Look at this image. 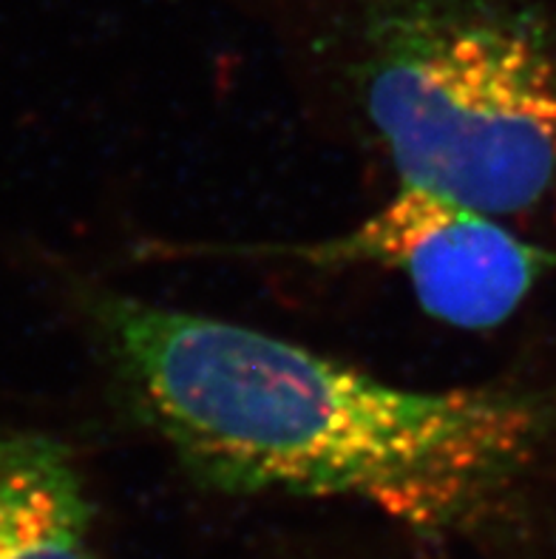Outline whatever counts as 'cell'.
<instances>
[{
	"label": "cell",
	"mask_w": 556,
	"mask_h": 559,
	"mask_svg": "<svg viewBox=\"0 0 556 559\" xmlns=\"http://www.w3.org/2000/svg\"><path fill=\"white\" fill-rule=\"evenodd\" d=\"M213 253L282 259L307 267H380L406 282L423 316L460 333H492L514 319L556 270L554 250L511 222L431 193H394L344 234L298 245H236Z\"/></svg>",
	"instance_id": "3957f363"
},
{
	"label": "cell",
	"mask_w": 556,
	"mask_h": 559,
	"mask_svg": "<svg viewBox=\"0 0 556 559\" xmlns=\"http://www.w3.org/2000/svg\"><path fill=\"white\" fill-rule=\"evenodd\" d=\"M332 108L394 185L525 219L556 199V23L520 0H350L316 37Z\"/></svg>",
	"instance_id": "7a4b0ae2"
},
{
	"label": "cell",
	"mask_w": 556,
	"mask_h": 559,
	"mask_svg": "<svg viewBox=\"0 0 556 559\" xmlns=\"http://www.w3.org/2000/svg\"><path fill=\"white\" fill-rule=\"evenodd\" d=\"M423 559H426V557H423Z\"/></svg>",
	"instance_id": "5b68a950"
},
{
	"label": "cell",
	"mask_w": 556,
	"mask_h": 559,
	"mask_svg": "<svg viewBox=\"0 0 556 559\" xmlns=\"http://www.w3.org/2000/svg\"><path fill=\"white\" fill-rule=\"evenodd\" d=\"M120 404L190 480L341 500L440 546H488L556 480V381L421 390L284 335L83 287Z\"/></svg>",
	"instance_id": "6da1fadb"
},
{
	"label": "cell",
	"mask_w": 556,
	"mask_h": 559,
	"mask_svg": "<svg viewBox=\"0 0 556 559\" xmlns=\"http://www.w3.org/2000/svg\"><path fill=\"white\" fill-rule=\"evenodd\" d=\"M92 500L66 443L0 432V559H99Z\"/></svg>",
	"instance_id": "277c9868"
}]
</instances>
